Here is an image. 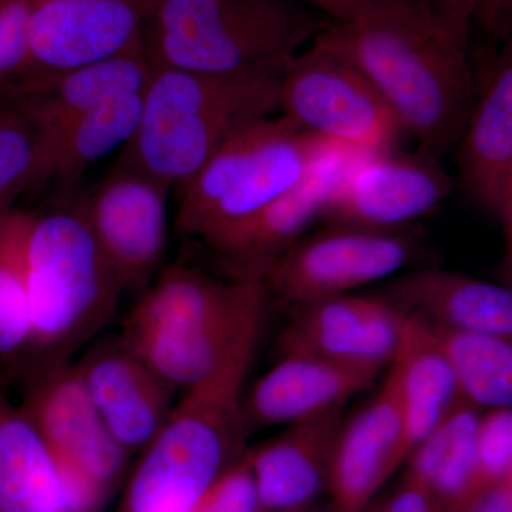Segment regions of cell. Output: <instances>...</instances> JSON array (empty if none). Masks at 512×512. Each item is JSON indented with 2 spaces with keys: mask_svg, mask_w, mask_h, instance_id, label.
Wrapping results in <instances>:
<instances>
[{
  "mask_svg": "<svg viewBox=\"0 0 512 512\" xmlns=\"http://www.w3.org/2000/svg\"><path fill=\"white\" fill-rule=\"evenodd\" d=\"M329 23L298 0H153L143 42L156 67L212 74L285 69Z\"/></svg>",
  "mask_w": 512,
  "mask_h": 512,
  "instance_id": "cell-5",
  "label": "cell"
},
{
  "mask_svg": "<svg viewBox=\"0 0 512 512\" xmlns=\"http://www.w3.org/2000/svg\"><path fill=\"white\" fill-rule=\"evenodd\" d=\"M507 500V485L503 480L484 490L463 512H507Z\"/></svg>",
  "mask_w": 512,
  "mask_h": 512,
  "instance_id": "cell-36",
  "label": "cell"
},
{
  "mask_svg": "<svg viewBox=\"0 0 512 512\" xmlns=\"http://www.w3.org/2000/svg\"><path fill=\"white\" fill-rule=\"evenodd\" d=\"M76 369L114 439L130 454L146 450L173 412L177 389L121 336L97 340Z\"/></svg>",
  "mask_w": 512,
  "mask_h": 512,
  "instance_id": "cell-13",
  "label": "cell"
},
{
  "mask_svg": "<svg viewBox=\"0 0 512 512\" xmlns=\"http://www.w3.org/2000/svg\"><path fill=\"white\" fill-rule=\"evenodd\" d=\"M500 218L504 232V255L501 261V284L512 289V168L505 178L495 214Z\"/></svg>",
  "mask_w": 512,
  "mask_h": 512,
  "instance_id": "cell-33",
  "label": "cell"
},
{
  "mask_svg": "<svg viewBox=\"0 0 512 512\" xmlns=\"http://www.w3.org/2000/svg\"><path fill=\"white\" fill-rule=\"evenodd\" d=\"M190 512H262L247 454L208 488Z\"/></svg>",
  "mask_w": 512,
  "mask_h": 512,
  "instance_id": "cell-32",
  "label": "cell"
},
{
  "mask_svg": "<svg viewBox=\"0 0 512 512\" xmlns=\"http://www.w3.org/2000/svg\"><path fill=\"white\" fill-rule=\"evenodd\" d=\"M153 0H36L30 57L13 82L103 62L143 42ZM10 83V82H9Z\"/></svg>",
  "mask_w": 512,
  "mask_h": 512,
  "instance_id": "cell-11",
  "label": "cell"
},
{
  "mask_svg": "<svg viewBox=\"0 0 512 512\" xmlns=\"http://www.w3.org/2000/svg\"><path fill=\"white\" fill-rule=\"evenodd\" d=\"M279 512H308V508H302V510H289V511H279Z\"/></svg>",
  "mask_w": 512,
  "mask_h": 512,
  "instance_id": "cell-39",
  "label": "cell"
},
{
  "mask_svg": "<svg viewBox=\"0 0 512 512\" xmlns=\"http://www.w3.org/2000/svg\"><path fill=\"white\" fill-rule=\"evenodd\" d=\"M332 512H335V511L332 510Z\"/></svg>",
  "mask_w": 512,
  "mask_h": 512,
  "instance_id": "cell-40",
  "label": "cell"
},
{
  "mask_svg": "<svg viewBox=\"0 0 512 512\" xmlns=\"http://www.w3.org/2000/svg\"><path fill=\"white\" fill-rule=\"evenodd\" d=\"M284 70L212 74L156 67L121 160L183 190L232 134L279 110Z\"/></svg>",
  "mask_w": 512,
  "mask_h": 512,
  "instance_id": "cell-3",
  "label": "cell"
},
{
  "mask_svg": "<svg viewBox=\"0 0 512 512\" xmlns=\"http://www.w3.org/2000/svg\"><path fill=\"white\" fill-rule=\"evenodd\" d=\"M379 295L436 328L512 338V289L504 284L421 268L387 282Z\"/></svg>",
  "mask_w": 512,
  "mask_h": 512,
  "instance_id": "cell-21",
  "label": "cell"
},
{
  "mask_svg": "<svg viewBox=\"0 0 512 512\" xmlns=\"http://www.w3.org/2000/svg\"><path fill=\"white\" fill-rule=\"evenodd\" d=\"M36 0H0V84L25 73L30 57V18Z\"/></svg>",
  "mask_w": 512,
  "mask_h": 512,
  "instance_id": "cell-30",
  "label": "cell"
},
{
  "mask_svg": "<svg viewBox=\"0 0 512 512\" xmlns=\"http://www.w3.org/2000/svg\"><path fill=\"white\" fill-rule=\"evenodd\" d=\"M474 20L493 35L512 30V0H474Z\"/></svg>",
  "mask_w": 512,
  "mask_h": 512,
  "instance_id": "cell-34",
  "label": "cell"
},
{
  "mask_svg": "<svg viewBox=\"0 0 512 512\" xmlns=\"http://www.w3.org/2000/svg\"><path fill=\"white\" fill-rule=\"evenodd\" d=\"M279 110L293 126L356 153L396 150L406 136L373 84L315 42L286 64Z\"/></svg>",
  "mask_w": 512,
  "mask_h": 512,
  "instance_id": "cell-7",
  "label": "cell"
},
{
  "mask_svg": "<svg viewBox=\"0 0 512 512\" xmlns=\"http://www.w3.org/2000/svg\"><path fill=\"white\" fill-rule=\"evenodd\" d=\"M170 190L120 158L82 201L87 222L124 291H144L163 262Z\"/></svg>",
  "mask_w": 512,
  "mask_h": 512,
  "instance_id": "cell-10",
  "label": "cell"
},
{
  "mask_svg": "<svg viewBox=\"0 0 512 512\" xmlns=\"http://www.w3.org/2000/svg\"><path fill=\"white\" fill-rule=\"evenodd\" d=\"M30 215H0V357L32 345V305L28 281Z\"/></svg>",
  "mask_w": 512,
  "mask_h": 512,
  "instance_id": "cell-28",
  "label": "cell"
},
{
  "mask_svg": "<svg viewBox=\"0 0 512 512\" xmlns=\"http://www.w3.org/2000/svg\"><path fill=\"white\" fill-rule=\"evenodd\" d=\"M356 154L349 151L320 164L291 191L212 248L235 272L234 279L262 281L269 265L312 224L323 220L340 175Z\"/></svg>",
  "mask_w": 512,
  "mask_h": 512,
  "instance_id": "cell-19",
  "label": "cell"
},
{
  "mask_svg": "<svg viewBox=\"0 0 512 512\" xmlns=\"http://www.w3.org/2000/svg\"><path fill=\"white\" fill-rule=\"evenodd\" d=\"M49 178L43 134L13 111L0 109V210L30 185Z\"/></svg>",
  "mask_w": 512,
  "mask_h": 512,
  "instance_id": "cell-29",
  "label": "cell"
},
{
  "mask_svg": "<svg viewBox=\"0 0 512 512\" xmlns=\"http://www.w3.org/2000/svg\"><path fill=\"white\" fill-rule=\"evenodd\" d=\"M259 335L208 379L185 390L128 484L123 512H190L247 454L245 382Z\"/></svg>",
  "mask_w": 512,
  "mask_h": 512,
  "instance_id": "cell-4",
  "label": "cell"
},
{
  "mask_svg": "<svg viewBox=\"0 0 512 512\" xmlns=\"http://www.w3.org/2000/svg\"><path fill=\"white\" fill-rule=\"evenodd\" d=\"M474 3L373 0L332 22L313 42L348 60L373 84L406 136L440 157L456 146L474 94Z\"/></svg>",
  "mask_w": 512,
  "mask_h": 512,
  "instance_id": "cell-1",
  "label": "cell"
},
{
  "mask_svg": "<svg viewBox=\"0 0 512 512\" xmlns=\"http://www.w3.org/2000/svg\"><path fill=\"white\" fill-rule=\"evenodd\" d=\"M406 312L380 295H340L295 306L279 333L281 356L319 357L380 375L402 342Z\"/></svg>",
  "mask_w": 512,
  "mask_h": 512,
  "instance_id": "cell-12",
  "label": "cell"
},
{
  "mask_svg": "<svg viewBox=\"0 0 512 512\" xmlns=\"http://www.w3.org/2000/svg\"><path fill=\"white\" fill-rule=\"evenodd\" d=\"M416 2H433V3H446V2H463V0H416ZM474 3V0H470Z\"/></svg>",
  "mask_w": 512,
  "mask_h": 512,
  "instance_id": "cell-38",
  "label": "cell"
},
{
  "mask_svg": "<svg viewBox=\"0 0 512 512\" xmlns=\"http://www.w3.org/2000/svg\"><path fill=\"white\" fill-rule=\"evenodd\" d=\"M481 417L463 400L407 458L406 483L423 493L431 512H463L483 493L477 431Z\"/></svg>",
  "mask_w": 512,
  "mask_h": 512,
  "instance_id": "cell-23",
  "label": "cell"
},
{
  "mask_svg": "<svg viewBox=\"0 0 512 512\" xmlns=\"http://www.w3.org/2000/svg\"><path fill=\"white\" fill-rule=\"evenodd\" d=\"M454 190V178L427 151L359 153L346 165L323 220L330 224L399 231L426 217Z\"/></svg>",
  "mask_w": 512,
  "mask_h": 512,
  "instance_id": "cell-9",
  "label": "cell"
},
{
  "mask_svg": "<svg viewBox=\"0 0 512 512\" xmlns=\"http://www.w3.org/2000/svg\"><path fill=\"white\" fill-rule=\"evenodd\" d=\"M419 254L409 231L330 224L305 234L266 269L262 282L292 308L348 295L406 268Z\"/></svg>",
  "mask_w": 512,
  "mask_h": 512,
  "instance_id": "cell-8",
  "label": "cell"
},
{
  "mask_svg": "<svg viewBox=\"0 0 512 512\" xmlns=\"http://www.w3.org/2000/svg\"><path fill=\"white\" fill-rule=\"evenodd\" d=\"M154 69L141 42L103 62L39 79L0 84V109L23 117L49 140L107 100L144 92Z\"/></svg>",
  "mask_w": 512,
  "mask_h": 512,
  "instance_id": "cell-15",
  "label": "cell"
},
{
  "mask_svg": "<svg viewBox=\"0 0 512 512\" xmlns=\"http://www.w3.org/2000/svg\"><path fill=\"white\" fill-rule=\"evenodd\" d=\"M407 457L400 375L392 363L372 400L339 431L326 488L332 510L365 512Z\"/></svg>",
  "mask_w": 512,
  "mask_h": 512,
  "instance_id": "cell-14",
  "label": "cell"
},
{
  "mask_svg": "<svg viewBox=\"0 0 512 512\" xmlns=\"http://www.w3.org/2000/svg\"><path fill=\"white\" fill-rule=\"evenodd\" d=\"M377 376L319 357L281 356L244 393L249 433L266 427L289 426L343 407L353 396L372 386Z\"/></svg>",
  "mask_w": 512,
  "mask_h": 512,
  "instance_id": "cell-20",
  "label": "cell"
},
{
  "mask_svg": "<svg viewBox=\"0 0 512 512\" xmlns=\"http://www.w3.org/2000/svg\"><path fill=\"white\" fill-rule=\"evenodd\" d=\"M433 329L468 403L491 410L512 407V338Z\"/></svg>",
  "mask_w": 512,
  "mask_h": 512,
  "instance_id": "cell-27",
  "label": "cell"
},
{
  "mask_svg": "<svg viewBox=\"0 0 512 512\" xmlns=\"http://www.w3.org/2000/svg\"><path fill=\"white\" fill-rule=\"evenodd\" d=\"M26 255L32 345L49 356V366L62 365L107 325L124 289L82 201L30 218Z\"/></svg>",
  "mask_w": 512,
  "mask_h": 512,
  "instance_id": "cell-6",
  "label": "cell"
},
{
  "mask_svg": "<svg viewBox=\"0 0 512 512\" xmlns=\"http://www.w3.org/2000/svg\"><path fill=\"white\" fill-rule=\"evenodd\" d=\"M349 151L352 150L293 126L284 116L276 117L271 136L211 212L197 238L214 248L291 191L320 164Z\"/></svg>",
  "mask_w": 512,
  "mask_h": 512,
  "instance_id": "cell-17",
  "label": "cell"
},
{
  "mask_svg": "<svg viewBox=\"0 0 512 512\" xmlns=\"http://www.w3.org/2000/svg\"><path fill=\"white\" fill-rule=\"evenodd\" d=\"M23 412L59 460L80 468L110 490L117 483L130 453L107 429L76 366L45 367Z\"/></svg>",
  "mask_w": 512,
  "mask_h": 512,
  "instance_id": "cell-16",
  "label": "cell"
},
{
  "mask_svg": "<svg viewBox=\"0 0 512 512\" xmlns=\"http://www.w3.org/2000/svg\"><path fill=\"white\" fill-rule=\"evenodd\" d=\"M365 512H431V510L423 493L403 481L392 494L377 503L373 501Z\"/></svg>",
  "mask_w": 512,
  "mask_h": 512,
  "instance_id": "cell-35",
  "label": "cell"
},
{
  "mask_svg": "<svg viewBox=\"0 0 512 512\" xmlns=\"http://www.w3.org/2000/svg\"><path fill=\"white\" fill-rule=\"evenodd\" d=\"M457 147L461 187L495 214L512 168V37L476 89Z\"/></svg>",
  "mask_w": 512,
  "mask_h": 512,
  "instance_id": "cell-22",
  "label": "cell"
},
{
  "mask_svg": "<svg viewBox=\"0 0 512 512\" xmlns=\"http://www.w3.org/2000/svg\"><path fill=\"white\" fill-rule=\"evenodd\" d=\"M266 296L259 279L221 282L171 266L141 293L121 338L171 386L188 390L261 330Z\"/></svg>",
  "mask_w": 512,
  "mask_h": 512,
  "instance_id": "cell-2",
  "label": "cell"
},
{
  "mask_svg": "<svg viewBox=\"0 0 512 512\" xmlns=\"http://www.w3.org/2000/svg\"><path fill=\"white\" fill-rule=\"evenodd\" d=\"M143 99L144 92L120 94L46 140L50 178L67 190L94 164L126 147L140 124Z\"/></svg>",
  "mask_w": 512,
  "mask_h": 512,
  "instance_id": "cell-26",
  "label": "cell"
},
{
  "mask_svg": "<svg viewBox=\"0 0 512 512\" xmlns=\"http://www.w3.org/2000/svg\"><path fill=\"white\" fill-rule=\"evenodd\" d=\"M504 481H505V485H507V493H508L507 512H512V470H511V473L508 474V476L504 478Z\"/></svg>",
  "mask_w": 512,
  "mask_h": 512,
  "instance_id": "cell-37",
  "label": "cell"
},
{
  "mask_svg": "<svg viewBox=\"0 0 512 512\" xmlns=\"http://www.w3.org/2000/svg\"><path fill=\"white\" fill-rule=\"evenodd\" d=\"M478 467L484 490L501 483L512 470V407L491 410L477 431Z\"/></svg>",
  "mask_w": 512,
  "mask_h": 512,
  "instance_id": "cell-31",
  "label": "cell"
},
{
  "mask_svg": "<svg viewBox=\"0 0 512 512\" xmlns=\"http://www.w3.org/2000/svg\"><path fill=\"white\" fill-rule=\"evenodd\" d=\"M0 512H64L52 448L36 424L0 397Z\"/></svg>",
  "mask_w": 512,
  "mask_h": 512,
  "instance_id": "cell-25",
  "label": "cell"
},
{
  "mask_svg": "<svg viewBox=\"0 0 512 512\" xmlns=\"http://www.w3.org/2000/svg\"><path fill=\"white\" fill-rule=\"evenodd\" d=\"M343 407L289 424L261 446L248 448L262 512L302 510L328 488Z\"/></svg>",
  "mask_w": 512,
  "mask_h": 512,
  "instance_id": "cell-18",
  "label": "cell"
},
{
  "mask_svg": "<svg viewBox=\"0 0 512 512\" xmlns=\"http://www.w3.org/2000/svg\"><path fill=\"white\" fill-rule=\"evenodd\" d=\"M399 369L407 456L430 436L464 399L456 372L433 326L406 313ZM407 457V458H409Z\"/></svg>",
  "mask_w": 512,
  "mask_h": 512,
  "instance_id": "cell-24",
  "label": "cell"
}]
</instances>
